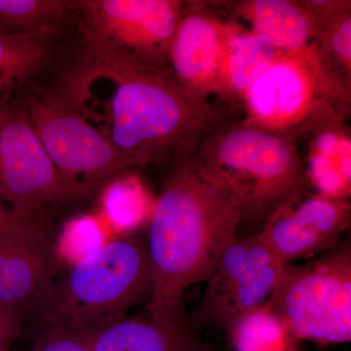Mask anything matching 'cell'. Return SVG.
Returning <instances> with one entry per match:
<instances>
[{"label": "cell", "mask_w": 351, "mask_h": 351, "mask_svg": "<svg viewBox=\"0 0 351 351\" xmlns=\"http://www.w3.org/2000/svg\"><path fill=\"white\" fill-rule=\"evenodd\" d=\"M279 51L267 38L239 23L226 39L219 64L218 96L241 100L252 83L276 60Z\"/></svg>", "instance_id": "16"}, {"label": "cell", "mask_w": 351, "mask_h": 351, "mask_svg": "<svg viewBox=\"0 0 351 351\" xmlns=\"http://www.w3.org/2000/svg\"><path fill=\"white\" fill-rule=\"evenodd\" d=\"M244 221L239 197L195 154L171 164L154 202L147 232L154 319L189 321L186 289L205 282Z\"/></svg>", "instance_id": "2"}, {"label": "cell", "mask_w": 351, "mask_h": 351, "mask_svg": "<svg viewBox=\"0 0 351 351\" xmlns=\"http://www.w3.org/2000/svg\"><path fill=\"white\" fill-rule=\"evenodd\" d=\"M244 123L292 137L328 108L346 113L350 88L332 73L317 45L280 52L242 96Z\"/></svg>", "instance_id": "6"}, {"label": "cell", "mask_w": 351, "mask_h": 351, "mask_svg": "<svg viewBox=\"0 0 351 351\" xmlns=\"http://www.w3.org/2000/svg\"><path fill=\"white\" fill-rule=\"evenodd\" d=\"M298 191L274 212L258 230L263 241L283 265L311 260L343 241L350 230V201Z\"/></svg>", "instance_id": "11"}, {"label": "cell", "mask_w": 351, "mask_h": 351, "mask_svg": "<svg viewBox=\"0 0 351 351\" xmlns=\"http://www.w3.org/2000/svg\"><path fill=\"white\" fill-rule=\"evenodd\" d=\"M267 306L298 341H351V243L302 263L284 265Z\"/></svg>", "instance_id": "5"}, {"label": "cell", "mask_w": 351, "mask_h": 351, "mask_svg": "<svg viewBox=\"0 0 351 351\" xmlns=\"http://www.w3.org/2000/svg\"><path fill=\"white\" fill-rule=\"evenodd\" d=\"M15 339L0 337V351H8Z\"/></svg>", "instance_id": "25"}, {"label": "cell", "mask_w": 351, "mask_h": 351, "mask_svg": "<svg viewBox=\"0 0 351 351\" xmlns=\"http://www.w3.org/2000/svg\"><path fill=\"white\" fill-rule=\"evenodd\" d=\"M56 248L50 223L0 239V304L36 309L54 280Z\"/></svg>", "instance_id": "13"}, {"label": "cell", "mask_w": 351, "mask_h": 351, "mask_svg": "<svg viewBox=\"0 0 351 351\" xmlns=\"http://www.w3.org/2000/svg\"><path fill=\"white\" fill-rule=\"evenodd\" d=\"M22 108L60 172L90 195L132 170L110 141L60 97H32Z\"/></svg>", "instance_id": "9"}, {"label": "cell", "mask_w": 351, "mask_h": 351, "mask_svg": "<svg viewBox=\"0 0 351 351\" xmlns=\"http://www.w3.org/2000/svg\"><path fill=\"white\" fill-rule=\"evenodd\" d=\"M195 154L234 191L243 207V221L263 226L308 184L292 138L244 122H226L201 143Z\"/></svg>", "instance_id": "4"}, {"label": "cell", "mask_w": 351, "mask_h": 351, "mask_svg": "<svg viewBox=\"0 0 351 351\" xmlns=\"http://www.w3.org/2000/svg\"><path fill=\"white\" fill-rule=\"evenodd\" d=\"M226 332L237 351H297L298 339L267 304L245 314Z\"/></svg>", "instance_id": "19"}, {"label": "cell", "mask_w": 351, "mask_h": 351, "mask_svg": "<svg viewBox=\"0 0 351 351\" xmlns=\"http://www.w3.org/2000/svg\"><path fill=\"white\" fill-rule=\"evenodd\" d=\"M237 24L235 20L223 19L205 4L186 3L171 43L168 69L189 93L205 100L218 96L223 48Z\"/></svg>", "instance_id": "12"}, {"label": "cell", "mask_w": 351, "mask_h": 351, "mask_svg": "<svg viewBox=\"0 0 351 351\" xmlns=\"http://www.w3.org/2000/svg\"><path fill=\"white\" fill-rule=\"evenodd\" d=\"M283 267L260 233L237 237L205 281L193 321L228 331L245 314L267 304Z\"/></svg>", "instance_id": "10"}, {"label": "cell", "mask_w": 351, "mask_h": 351, "mask_svg": "<svg viewBox=\"0 0 351 351\" xmlns=\"http://www.w3.org/2000/svg\"><path fill=\"white\" fill-rule=\"evenodd\" d=\"M24 314L0 304V337L16 339L22 328Z\"/></svg>", "instance_id": "24"}, {"label": "cell", "mask_w": 351, "mask_h": 351, "mask_svg": "<svg viewBox=\"0 0 351 351\" xmlns=\"http://www.w3.org/2000/svg\"><path fill=\"white\" fill-rule=\"evenodd\" d=\"M186 3L180 0L75 1L84 53L168 69L171 43Z\"/></svg>", "instance_id": "7"}, {"label": "cell", "mask_w": 351, "mask_h": 351, "mask_svg": "<svg viewBox=\"0 0 351 351\" xmlns=\"http://www.w3.org/2000/svg\"><path fill=\"white\" fill-rule=\"evenodd\" d=\"M152 287L145 242L130 235L110 240L53 280L36 309L41 331H89L125 317L149 302Z\"/></svg>", "instance_id": "3"}, {"label": "cell", "mask_w": 351, "mask_h": 351, "mask_svg": "<svg viewBox=\"0 0 351 351\" xmlns=\"http://www.w3.org/2000/svg\"><path fill=\"white\" fill-rule=\"evenodd\" d=\"M47 223H49L48 217L21 213L0 199V239L20 234Z\"/></svg>", "instance_id": "23"}, {"label": "cell", "mask_w": 351, "mask_h": 351, "mask_svg": "<svg viewBox=\"0 0 351 351\" xmlns=\"http://www.w3.org/2000/svg\"><path fill=\"white\" fill-rule=\"evenodd\" d=\"M84 332L91 351H213L191 321L125 316Z\"/></svg>", "instance_id": "14"}, {"label": "cell", "mask_w": 351, "mask_h": 351, "mask_svg": "<svg viewBox=\"0 0 351 351\" xmlns=\"http://www.w3.org/2000/svg\"><path fill=\"white\" fill-rule=\"evenodd\" d=\"M53 36L9 34L0 29V99L45 64Z\"/></svg>", "instance_id": "17"}, {"label": "cell", "mask_w": 351, "mask_h": 351, "mask_svg": "<svg viewBox=\"0 0 351 351\" xmlns=\"http://www.w3.org/2000/svg\"><path fill=\"white\" fill-rule=\"evenodd\" d=\"M32 351H91L84 332L43 330Z\"/></svg>", "instance_id": "22"}, {"label": "cell", "mask_w": 351, "mask_h": 351, "mask_svg": "<svg viewBox=\"0 0 351 351\" xmlns=\"http://www.w3.org/2000/svg\"><path fill=\"white\" fill-rule=\"evenodd\" d=\"M317 44L321 57L337 77L350 88L351 12L350 10L315 20Z\"/></svg>", "instance_id": "20"}, {"label": "cell", "mask_w": 351, "mask_h": 351, "mask_svg": "<svg viewBox=\"0 0 351 351\" xmlns=\"http://www.w3.org/2000/svg\"><path fill=\"white\" fill-rule=\"evenodd\" d=\"M90 195L55 166L23 108L0 105V199L21 213L48 217Z\"/></svg>", "instance_id": "8"}, {"label": "cell", "mask_w": 351, "mask_h": 351, "mask_svg": "<svg viewBox=\"0 0 351 351\" xmlns=\"http://www.w3.org/2000/svg\"><path fill=\"white\" fill-rule=\"evenodd\" d=\"M232 12L280 52H302L317 45V25L302 1L244 0L233 5Z\"/></svg>", "instance_id": "15"}, {"label": "cell", "mask_w": 351, "mask_h": 351, "mask_svg": "<svg viewBox=\"0 0 351 351\" xmlns=\"http://www.w3.org/2000/svg\"><path fill=\"white\" fill-rule=\"evenodd\" d=\"M75 1L66 0H0V29L9 34H56Z\"/></svg>", "instance_id": "18"}, {"label": "cell", "mask_w": 351, "mask_h": 351, "mask_svg": "<svg viewBox=\"0 0 351 351\" xmlns=\"http://www.w3.org/2000/svg\"><path fill=\"white\" fill-rule=\"evenodd\" d=\"M108 184L104 205L115 225L132 228L140 225L149 215L151 217L154 204L137 177L125 174Z\"/></svg>", "instance_id": "21"}, {"label": "cell", "mask_w": 351, "mask_h": 351, "mask_svg": "<svg viewBox=\"0 0 351 351\" xmlns=\"http://www.w3.org/2000/svg\"><path fill=\"white\" fill-rule=\"evenodd\" d=\"M60 98L93 124L132 170L170 166L226 123L225 108L189 93L169 69L88 53Z\"/></svg>", "instance_id": "1"}]
</instances>
